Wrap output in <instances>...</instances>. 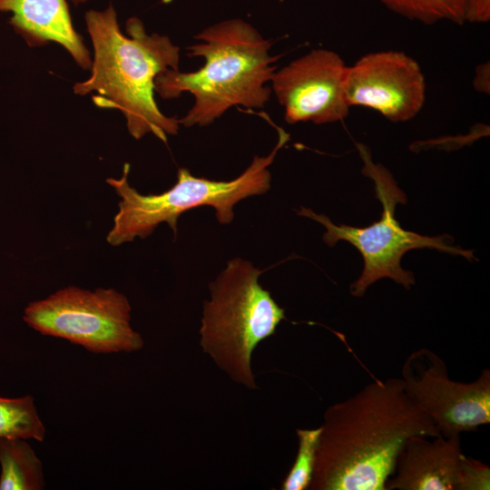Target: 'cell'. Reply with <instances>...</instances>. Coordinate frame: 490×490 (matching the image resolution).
I'll use <instances>...</instances> for the list:
<instances>
[{"label":"cell","mask_w":490,"mask_h":490,"mask_svg":"<svg viewBox=\"0 0 490 490\" xmlns=\"http://www.w3.org/2000/svg\"><path fill=\"white\" fill-rule=\"evenodd\" d=\"M321 427L312 490H386L408 437L441 436L396 377L329 406Z\"/></svg>","instance_id":"1"},{"label":"cell","mask_w":490,"mask_h":490,"mask_svg":"<svg viewBox=\"0 0 490 490\" xmlns=\"http://www.w3.org/2000/svg\"><path fill=\"white\" fill-rule=\"evenodd\" d=\"M93 46L91 75L76 83V94L93 95L100 108L120 110L129 133L139 140L152 133L166 142L175 135L179 120L164 115L154 100L155 78L168 69L179 70L180 48L166 35L148 34L137 17L126 21L124 35L113 5L85 13Z\"/></svg>","instance_id":"2"},{"label":"cell","mask_w":490,"mask_h":490,"mask_svg":"<svg viewBox=\"0 0 490 490\" xmlns=\"http://www.w3.org/2000/svg\"><path fill=\"white\" fill-rule=\"evenodd\" d=\"M195 38L200 42L186 48L187 55L204 58L203 66L188 73L168 69L154 81V90L163 99L183 93L194 97L179 123L206 126L234 106L263 108L270 97L268 83L279 57L270 55L272 42L240 18L210 25Z\"/></svg>","instance_id":"3"},{"label":"cell","mask_w":490,"mask_h":490,"mask_svg":"<svg viewBox=\"0 0 490 490\" xmlns=\"http://www.w3.org/2000/svg\"><path fill=\"white\" fill-rule=\"evenodd\" d=\"M277 129L279 140L272 151L266 156H255L239 177L229 181L196 177L187 168H180L177 181L172 188L159 194L144 195L129 184L130 164L125 163L120 179L106 180L121 198L106 240L112 246H119L135 238L145 239L163 222L176 235L179 217L203 205L215 210L220 223H230L236 203L250 196L264 194L270 187L269 167L289 138L283 129Z\"/></svg>","instance_id":"4"},{"label":"cell","mask_w":490,"mask_h":490,"mask_svg":"<svg viewBox=\"0 0 490 490\" xmlns=\"http://www.w3.org/2000/svg\"><path fill=\"white\" fill-rule=\"evenodd\" d=\"M261 270L235 258L210 283L204 302L200 344L231 379L257 388L251 369L255 348L275 334L285 311L259 282Z\"/></svg>","instance_id":"5"},{"label":"cell","mask_w":490,"mask_h":490,"mask_svg":"<svg viewBox=\"0 0 490 490\" xmlns=\"http://www.w3.org/2000/svg\"><path fill=\"white\" fill-rule=\"evenodd\" d=\"M356 146L363 162L362 173L373 180L376 197L383 206L380 220L368 227L358 228L337 225L328 216L309 208L302 207L297 211L298 215L310 218L326 228L323 240L327 245L334 246L338 240H346L361 253L364 269L349 287L353 296L362 297L370 285L383 278H389L409 289L416 282L415 276L413 272L403 270L400 261L402 256L413 249H436L468 260H476L473 250L454 246L449 235L429 237L402 229L396 220L395 211L397 204L407 203L405 193L391 172L382 164L373 162L366 145L356 143Z\"/></svg>","instance_id":"6"},{"label":"cell","mask_w":490,"mask_h":490,"mask_svg":"<svg viewBox=\"0 0 490 490\" xmlns=\"http://www.w3.org/2000/svg\"><path fill=\"white\" fill-rule=\"evenodd\" d=\"M131 305L116 289L74 286L29 303L24 321L33 329L97 354L133 352L143 347L131 325Z\"/></svg>","instance_id":"7"},{"label":"cell","mask_w":490,"mask_h":490,"mask_svg":"<svg viewBox=\"0 0 490 490\" xmlns=\"http://www.w3.org/2000/svg\"><path fill=\"white\" fill-rule=\"evenodd\" d=\"M401 379L442 436L475 431L490 422V370L468 383L455 381L445 361L428 348L413 351L405 360Z\"/></svg>","instance_id":"8"},{"label":"cell","mask_w":490,"mask_h":490,"mask_svg":"<svg viewBox=\"0 0 490 490\" xmlns=\"http://www.w3.org/2000/svg\"><path fill=\"white\" fill-rule=\"evenodd\" d=\"M343 90L349 107L375 110L393 122L413 119L426 100L420 65L408 54L395 50L366 54L347 66Z\"/></svg>","instance_id":"9"},{"label":"cell","mask_w":490,"mask_h":490,"mask_svg":"<svg viewBox=\"0 0 490 490\" xmlns=\"http://www.w3.org/2000/svg\"><path fill=\"white\" fill-rule=\"evenodd\" d=\"M347 65L336 52L317 48L272 75V90L284 108L288 123L324 124L343 121L349 113L343 83Z\"/></svg>","instance_id":"10"},{"label":"cell","mask_w":490,"mask_h":490,"mask_svg":"<svg viewBox=\"0 0 490 490\" xmlns=\"http://www.w3.org/2000/svg\"><path fill=\"white\" fill-rule=\"evenodd\" d=\"M413 436L403 445L386 490H454L463 454L460 435L447 437Z\"/></svg>","instance_id":"11"},{"label":"cell","mask_w":490,"mask_h":490,"mask_svg":"<svg viewBox=\"0 0 490 490\" xmlns=\"http://www.w3.org/2000/svg\"><path fill=\"white\" fill-rule=\"evenodd\" d=\"M0 12H11V24L32 46L61 44L84 70L92 60L74 28L66 0H0Z\"/></svg>","instance_id":"12"},{"label":"cell","mask_w":490,"mask_h":490,"mask_svg":"<svg viewBox=\"0 0 490 490\" xmlns=\"http://www.w3.org/2000/svg\"><path fill=\"white\" fill-rule=\"evenodd\" d=\"M0 490H42L43 465L22 438L0 437Z\"/></svg>","instance_id":"13"},{"label":"cell","mask_w":490,"mask_h":490,"mask_svg":"<svg viewBox=\"0 0 490 490\" xmlns=\"http://www.w3.org/2000/svg\"><path fill=\"white\" fill-rule=\"evenodd\" d=\"M46 429L32 396L0 397V437L34 439L43 442Z\"/></svg>","instance_id":"14"},{"label":"cell","mask_w":490,"mask_h":490,"mask_svg":"<svg viewBox=\"0 0 490 490\" xmlns=\"http://www.w3.org/2000/svg\"><path fill=\"white\" fill-rule=\"evenodd\" d=\"M390 11L425 24L466 23L467 0H377Z\"/></svg>","instance_id":"15"},{"label":"cell","mask_w":490,"mask_h":490,"mask_svg":"<svg viewBox=\"0 0 490 490\" xmlns=\"http://www.w3.org/2000/svg\"><path fill=\"white\" fill-rule=\"evenodd\" d=\"M321 431V426L317 428H298L296 430L299 440L297 455L289 473L281 483L280 489L304 490L309 488L314 473Z\"/></svg>","instance_id":"16"},{"label":"cell","mask_w":490,"mask_h":490,"mask_svg":"<svg viewBox=\"0 0 490 490\" xmlns=\"http://www.w3.org/2000/svg\"><path fill=\"white\" fill-rule=\"evenodd\" d=\"M490 468L480 460L460 456L454 481V490H488Z\"/></svg>","instance_id":"17"},{"label":"cell","mask_w":490,"mask_h":490,"mask_svg":"<svg viewBox=\"0 0 490 490\" xmlns=\"http://www.w3.org/2000/svg\"><path fill=\"white\" fill-rule=\"evenodd\" d=\"M490 20V0H467L466 22L485 24Z\"/></svg>","instance_id":"18"},{"label":"cell","mask_w":490,"mask_h":490,"mask_svg":"<svg viewBox=\"0 0 490 490\" xmlns=\"http://www.w3.org/2000/svg\"><path fill=\"white\" fill-rule=\"evenodd\" d=\"M489 63L480 64L476 68L474 86L478 92L489 93Z\"/></svg>","instance_id":"19"},{"label":"cell","mask_w":490,"mask_h":490,"mask_svg":"<svg viewBox=\"0 0 490 490\" xmlns=\"http://www.w3.org/2000/svg\"><path fill=\"white\" fill-rule=\"evenodd\" d=\"M72 3H74V5H79V4H83L89 0H70Z\"/></svg>","instance_id":"20"}]
</instances>
